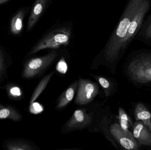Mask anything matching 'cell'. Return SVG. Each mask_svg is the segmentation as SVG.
Listing matches in <instances>:
<instances>
[{
	"mask_svg": "<svg viewBox=\"0 0 151 150\" xmlns=\"http://www.w3.org/2000/svg\"><path fill=\"white\" fill-rule=\"evenodd\" d=\"M134 40L151 46V14L145 18Z\"/></svg>",
	"mask_w": 151,
	"mask_h": 150,
	"instance_id": "obj_11",
	"label": "cell"
},
{
	"mask_svg": "<svg viewBox=\"0 0 151 150\" xmlns=\"http://www.w3.org/2000/svg\"><path fill=\"white\" fill-rule=\"evenodd\" d=\"M56 51L37 58H33L26 63L23 76L25 78H33L47 69L57 57Z\"/></svg>",
	"mask_w": 151,
	"mask_h": 150,
	"instance_id": "obj_5",
	"label": "cell"
},
{
	"mask_svg": "<svg viewBox=\"0 0 151 150\" xmlns=\"http://www.w3.org/2000/svg\"><path fill=\"white\" fill-rule=\"evenodd\" d=\"M54 74H55V72L54 71H52V72L45 76L42 79L41 81L40 82L36 88H35V90L32 95L31 100H30V105L33 102H35L36 100L39 97L40 94L42 93V92L44 91L47 85L48 84L50 81Z\"/></svg>",
	"mask_w": 151,
	"mask_h": 150,
	"instance_id": "obj_14",
	"label": "cell"
},
{
	"mask_svg": "<svg viewBox=\"0 0 151 150\" xmlns=\"http://www.w3.org/2000/svg\"><path fill=\"white\" fill-rule=\"evenodd\" d=\"M71 35L69 28H60L54 30L43 37L32 49L30 54L35 53L47 48H58L61 45H68Z\"/></svg>",
	"mask_w": 151,
	"mask_h": 150,
	"instance_id": "obj_4",
	"label": "cell"
},
{
	"mask_svg": "<svg viewBox=\"0 0 151 150\" xmlns=\"http://www.w3.org/2000/svg\"><path fill=\"white\" fill-rule=\"evenodd\" d=\"M48 0H36L34 4L27 23V30L30 31L35 25L46 6Z\"/></svg>",
	"mask_w": 151,
	"mask_h": 150,
	"instance_id": "obj_12",
	"label": "cell"
},
{
	"mask_svg": "<svg viewBox=\"0 0 151 150\" xmlns=\"http://www.w3.org/2000/svg\"><path fill=\"white\" fill-rule=\"evenodd\" d=\"M0 119H9L17 121L21 119V115L13 108L0 105Z\"/></svg>",
	"mask_w": 151,
	"mask_h": 150,
	"instance_id": "obj_16",
	"label": "cell"
},
{
	"mask_svg": "<svg viewBox=\"0 0 151 150\" xmlns=\"http://www.w3.org/2000/svg\"><path fill=\"white\" fill-rule=\"evenodd\" d=\"M8 91L9 95L14 97H19L22 95V90L18 86L15 85L10 86L8 87Z\"/></svg>",
	"mask_w": 151,
	"mask_h": 150,
	"instance_id": "obj_21",
	"label": "cell"
},
{
	"mask_svg": "<svg viewBox=\"0 0 151 150\" xmlns=\"http://www.w3.org/2000/svg\"><path fill=\"white\" fill-rule=\"evenodd\" d=\"M4 61L2 55L0 52V77H1L4 73Z\"/></svg>",
	"mask_w": 151,
	"mask_h": 150,
	"instance_id": "obj_23",
	"label": "cell"
},
{
	"mask_svg": "<svg viewBox=\"0 0 151 150\" xmlns=\"http://www.w3.org/2000/svg\"><path fill=\"white\" fill-rule=\"evenodd\" d=\"M78 85L77 81L74 82L61 94L57 101L56 105L57 110L63 109L72 101L74 97Z\"/></svg>",
	"mask_w": 151,
	"mask_h": 150,
	"instance_id": "obj_10",
	"label": "cell"
},
{
	"mask_svg": "<svg viewBox=\"0 0 151 150\" xmlns=\"http://www.w3.org/2000/svg\"><path fill=\"white\" fill-rule=\"evenodd\" d=\"M44 110L43 107L38 102H33L30 105L29 111L31 113L33 114H38L42 112Z\"/></svg>",
	"mask_w": 151,
	"mask_h": 150,
	"instance_id": "obj_20",
	"label": "cell"
},
{
	"mask_svg": "<svg viewBox=\"0 0 151 150\" xmlns=\"http://www.w3.org/2000/svg\"><path fill=\"white\" fill-rule=\"evenodd\" d=\"M57 70L59 73L65 74L68 69V66L64 58H62L58 62L56 66Z\"/></svg>",
	"mask_w": 151,
	"mask_h": 150,
	"instance_id": "obj_22",
	"label": "cell"
},
{
	"mask_svg": "<svg viewBox=\"0 0 151 150\" xmlns=\"http://www.w3.org/2000/svg\"><path fill=\"white\" fill-rule=\"evenodd\" d=\"M95 115L94 112H88L84 108L77 109L64 125L61 132L66 134L85 129L91 125Z\"/></svg>",
	"mask_w": 151,
	"mask_h": 150,
	"instance_id": "obj_6",
	"label": "cell"
},
{
	"mask_svg": "<svg viewBox=\"0 0 151 150\" xmlns=\"http://www.w3.org/2000/svg\"><path fill=\"white\" fill-rule=\"evenodd\" d=\"M100 119L99 121L98 129L114 147L117 146L114 139L126 149L136 150L138 149L139 144L131 132H125L119 123L111 124L107 115H103Z\"/></svg>",
	"mask_w": 151,
	"mask_h": 150,
	"instance_id": "obj_2",
	"label": "cell"
},
{
	"mask_svg": "<svg viewBox=\"0 0 151 150\" xmlns=\"http://www.w3.org/2000/svg\"><path fill=\"white\" fill-rule=\"evenodd\" d=\"M6 148L9 150H31L35 149L29 144L22 141H17L9 143Z\"/></svg>",
	"mask_w": 151,
	"mask_h": 150,
	"instance_id": "obj_18",
	"label": "cell"
},
{
	"mask_svg": "<svg viewBox=\"0 0 151 150\" xmlns=\"http://www.w3.org/2000/svg\"><path fill=\"white\" fill-rule=\"evenodd\" d=\"M92 77H94L97 81H98L99 84L101 85L104 89L105 94L106 97L111 96L112 92L111 83L110 80L104 77L101 76L95 75L91 74Z\"/></svg>",
	"mask_w": 151,
	"mask_h": 150,
	"instance_id": "obj_17",
	"label": "cell"
},
{
	"mask_svg": "<svg viewBox=\"0 0 151 150\" xmlns=\"http://www.w3.org/2000/svg\"><path fill=\"white\" fill-rule=\"evenodd\" d=\"M135 115L136 120L142 122L151 132V114L143 104L137 105Z\"/></svg>",
	"mask_w": 151,
	"mask_h": 150,
	"instance_id": "obj_13",
	"label": "cell"
},
{
	"mask_svg": "<svg viewBox=\"0 0 151 150\" xmlns=\"http://www.w3.org/2000/svg\"><path fill=\"white\" fill-rule=\"evenodd\" d=\"M8 1H9V0H0V4L4 3L5 2Z\"/></svg>",
	"mask_w": 151,
	"mask_h": 150,
	"instance_id": "obj_24",
	"label": "cell"
},
{
	"mask_svg": "<svg viewBox=\"0 0 151 150\" xmlns=\"http://www.w3.org/2000/svg\"><path fill=\"white\" fill-rule=\"evenodd\" d=\"M128 75L135 82H151V51L143 50L132 57L127 68Z\"/></svg>",
	"mask_w": 151,
	"mask_h": 150,
	"instance_id": "obj_3",
	"label": "cell"
},
{
	"mask_svg": "<svg viewBox=\"0 0 151 150\" xmlns=\"http://www.w3.org/2000/svg\"><path fill=\"white\" fill-rule=\"evenodd\" d=\"M24 17V11H20L12 19L10 25L11 31L13 34H19L22 31Z\"/></svg>",
	"mask_w": 151,
	"mask_h": 150,
	"instance_id": "obj_15",
	"label": "cell"
},
{
	"mask_svg": "<svg viewBox=\"0 0 151 150\" xmlns=\"http://www.w3.org/2000/svg\"><path fill=\"white\" fill-rule=\"evenodd\" d=\"M119 119L120 125L122 128L127 133H130L128 129V128L129 127V122L130 123L131 126L133 127V123L130 118L128 116L124 110L121 108H120L119 109Z\"/></svg>",
	"mask_w": 151,
	"mask_h": 150,
	"instance_id": "obj_19",
	"label": "cell"
},
{
	"mask_svg": "<svg viewBox=\"0 0 151 150\" xmlns=\"http://www.w3.org/2000/svg\"><path fill=\"white\" fill-rule=\"evenodd\" d=\"M151 7V0H145L131 21L129 29L124 39L122 45V52H124L130 43L134 40L138 33L147 13Z\"/></svg>",
	"mask_w": 151,
	"mask_h": 150,
	"instance_id": "obj_7",
	"label": "cell"
},
{
	"mask_svg": "<svg viewBox=\"0 0 151 150\" xmlns=\"http://www.w3.org/2000/svg\"><path fill=\"white\" fill-rule=\"evenodd\" d=\"M133 134L139 144L151 145V132L140 120L137 121L133 126Z\"/></svg>",
	"mask_w": 151,
	"mask_h": 150,
	"instance_id": "obj_9",
	"label": "cell"
},
{
	"mask_svg": "<svg viewBox=\"0 0 151 150\" xmlns=\"http://www.w3.org/2000/svg\"><path fill=\"white\" fill-rule=\"evenodd\" d=\"M99 93V86L97 83L88 79L80 78L78 81L75 103L80 106L87 105L93 101Z\"/></svg>",
	"mask_w": 151,
	"mask_h": 150,
	"instance_id": "obj_8",
	"label": "cell"
},
{
	"mask_svg": "<svg viewBox=\"0 0 151 150\" xmlns=\"http://www.w3.org/2000/svg\"><path fill=\"white\" fill-rule=\"evenodd\" d=\"M145 0H128L116 28L106 46L104 58L106 62L113 63L122 53V45L131 21Z\"/></svg>",
	"mask_w": 151,
	"mask_h": 150,
	"instance_id": "obj_1",
	"label": "cell"
}]
</instances>
